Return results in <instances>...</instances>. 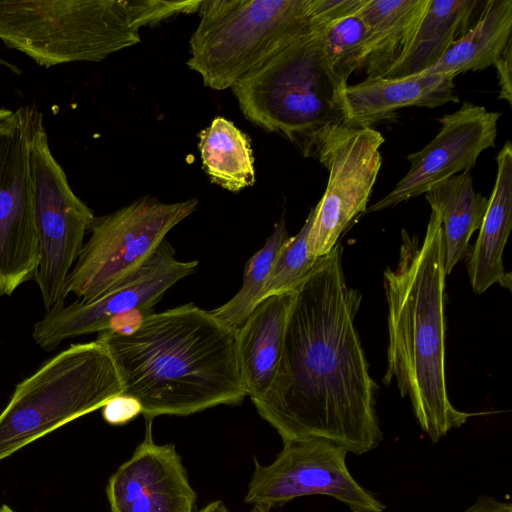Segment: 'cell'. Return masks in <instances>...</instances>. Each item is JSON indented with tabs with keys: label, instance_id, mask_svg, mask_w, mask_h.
<instances>
[{
	"label": "cell",
	"instance_id": "d4e9b609",
	"mask_svg": "<svg viewBox=\"0 0 512 512\" xmlns=\"http://www.w3.org/2000/svg\"><path fill=\"white\" fill-rule=\"evenodd\" d=\"M358 11L328 24L320 34L324 57L344 84L363 68L370 52L368 29Z\"/></svg>",
	"mask_w": 512,
	"mask_h": 512
},
{
	"label": "cell",
	"instance_id": "83f0119b",
	"mask_svg": "<svg viewBox=\"0 0 512 512\" xmlns=\"http://www.w3.org/2000/svg\"><path fill=\"white\" fill-rule=\"evenodd\" d=\"M142 414L139 401L131 396L119 394L102 407V416L110 425H123Z\"/></svg>",
	"mask_w": 512,
	"mask_h": 512
},
{
	"label": "cell",
	"instance_id": "44dd1931",
	"mask_svg": "<svg viewBox=\"0 0 512 512\" xmlns=\"http://www.w3.org/2000/svg\"><path fill=\"white\" fill-rule=\"evenodd\" d=\"M425 198L441 220L447 276L467 253L471 236L481 226L488 198L474 189L470 170L436 184Z\"/></svg>",
	"mask_w": 512,
	"mask_h": 512
},
{
	"label": "cell",
	"instance_id": "ac0fdd59",
	"mask_svg": "<svg viewBox=\"0 0 512 512\" xmlns=\"http://www.w3.org/2000/svg\"><path fill=\"white\" fill-rule=\"evenodd\" d=\"M497 174L478 238L467 258L472 290L484 293L494 284L511 290L512 274L504 269L503 252L512 228V144L496 156Z\"/></svg>",
	"mask_w": 512,
	"mask_h": 512
},
{
	"label": "cell",
	"instance_id": "2e32d148",
	"mask_svg": "<svg viewBox=\"0 0 512 512\" xmlns=\"http://www.w3.org/2000/svg\"><path fill=\"white\" fill-rule=\"evenodd\" d=\"M454 76L419 74L401 78H366L344 91V125L372 127L404 107L434 108L458 103Z\"/></svg>",
	"mask_w": 512,
	"mask_h": 512
},
{
	"label": "cell",
	"instance_id": "cb8c5ba5",
	"mask_svg": "<svg viewBox=\"0 0 512 512\" xmlns=\"http://www.w3.org/2000/svg\"><path fill=\"white\" fill-rule=\"evenodd\" d=\"M289 238L285 217L275 224L273 232L246 263L239 291L226 303L211 312L234 329H238L260 302L261 293L281 247Z\"/></svg>",
	"mask_w": 512,
	"mask_h": 512
},
{
	"label": "cell",
	"instance_id": "7a4b0ae2",
	"mask_svg": "<svg viewBox=\"0 0 512 512\" xmlns=\"http://www.w3.org/2000/svg\"><path fill=\"white\" fill-rule=\"evenodd\" d=\"M97 339L111 352L122 394L139 401L145 419L237 405L247 396L236 329L193 303L151 313L129 332L106 329Z\"/></svg>",
	"mask_w": 512,
	"mask_h": 512
},
{
	"label": "cell",
	"instance_id": "484cf974",
	"mask_svg": "<svg viewBox=\"0 0 512 512\" xmlns=\"http://www.w3.org/2000/svg\"><path fill=\"white\" fill-rule=\"evenodd\" d=\"M315 215L311 209L297 235L281 247L261 293L260 301L271 295L294 293L313 269L318 258L309 255L307 238Z\"/></svg>",
	"mask_w": 512,
	"mask_h": 512
},
{
	"label": "cell",
	"instance_id": "836d02e7",
	"mask_svg": "<svg viewBox=\"0 0 512 512\" xmlns=\"http://www.w3.org/2000/svg\"><path fill=\"white\" fill-rule=\"evenodd\" d=\"M0 64L1 65H4L6 67H8L9 69H11L13 72H16V73H19V69L9 63H7L5 60H3L2 58H0Z\"/></svg>",
	"mask_w": 512,
	"mask_h": 512
},
{
	"label": "cell",
	"instance_id": "e0dca14e",
	"mask_svg": "<svg viewBox=\"0 0 512 512\" xmlns=\"http://www.w3.org/2000/svg\"><path fill=\"white\" fill-rule=\"evenodd\" d=\"M294 293L264 298L236 330L240 376L251 400L262 397L276 375Z\"/></svg>",
	"mask_w": 512,
	"mask_h": 512
},
{
	"label": "cell",
	"instance_id": "277c9868",
	"mask_svg": "<svg viewBox=\"0 0 512 512\" xmlns=\"http://www.w3.org/2000/svg\"><path fill=\"white\" fill-rule=\"evenodd\" d=\"M316 27L298 37L231 89L243 115L315 157L323 135L344 125V84L329 67Z\"/></svg>",
	"mask_w": 512,
	"mask_h": 512
},
{
	"label": "cell",
	"instance_id": "7c38bea8",
	"mask_svg": "<svg viewBox=\"0 0 512 512\" xmlns=\"http://www.w3.org/2000/svg\"><path fill=\"white\" fill-rule=\"evenodd\" d=\"M347 453L343 446L321 438L284 441L271 464L260 465L254 458L245 502L273 508L298 497L324 495L352 512H383L385 505L348 470Z\"/></svg>",
	"mask_w": 512,
	"mask_h": 512
},
{
	"label": "cell",
	"instance_id": "3957f363",
	"mask_svg": "<svg viewBox=\"0 0 512 512\" xmlns=\"http://www.w3.org/2000/svg\"><path fill=\"white\" fill-rule=\"evenodd\" d=\"M399 261L384 271L388 303L387 371L401 397L409 396L421 429L437 442L473 415L456 409L445 370L444 242L439 215L431 209L422 243L401 232Z\"/></svg>",
	"mask_w": 512,
	"mask_h": 512
},
{
	"label": "cell",
	"instance_id": "9c48e42d",
	"mask_svg": "<svg viewBox=\"0 0 512 512\" xmlns=\"http://www.w3.org/2000/svg\"><path fill=\"white\" fill-rule=\"evenodd\" d=\"M39 258L34 280L47 310L64 303L65 284L95 216L73 192L53 156L38 112L30 141Z\"/></svg>",
	"mask_w": 512,
	"mask_h": 512
},
{
	"label": "cell",
	"instance_id": "603a6c76",
	"mask_svg": "<svg viewBox=\"0 0 512 512\" xmlns=\"http://www.w3.org/2000/svg\"><path fill=\"white\" fill-rule=\"evenodd\" d=\"M203 168L215 184L238 192L255 182L248 136L224 117L214 118L199 134Z\"/></svg>",
	"mask_w": 512,
	"mask_h": 512
},
{
	"label": "cell",
	"instance_id": "ba28073f",
	"mask_svg": "<svg viewBox=\"0 0 512 512\" xmlns=\"http://www.w3.org/2000/svg\"><path fill=\"white\" fill-rule=\"evenodd\" d=\"M197 205L194 198L164 203L147 195L95 217L88 230L90 238L68 275L65 296L73 293L79 300L89 302L127 280Z\"/></svg>",
	"mask_w": 512,
	"mask_h": 512
},
{
	"label": "cell",
	"instance_id": "7402d4cb",
	"mask_svg": "<svg viewBox=\"0 0 512 512\" xmlns=\"http://www.w3.org/2000/svg\"><path fill=\"white\" fill-rule=\"evenodd\" d=\"M512 1L488 0L475 24L421 74H449L494 66L511 38Z\"/></svg>",
	"mask_w": 512,
	"mask_h": 512
},
{
	"label": "cell",
	"instance_id": "4dcf8cb0",
	"mask_svg": "<svg viewBox=\"0 0 512 512\" xmlns=\"http://www.w3.org/2000/svg\"><path fill=\"white\" fill-rule=\"evenodd\" d=\"M198 512H229V510L221 500H216L209 503Z\"/></svg>",
	"mask_w": 512,
	"mask_h": 512
},
{
	"label": "cell",
	"instance_id": "4316f807",
	"mask_svg": "<svg viewBox=\"0 0 512 512\" xmlns=\"http://www.w3.org/2000/svg\"><path fill=\"white\" fill-rule=\"evenodd\" d=\"M202 1L125 0L132 25L140 28L157 24L177 14L199 10Z\"/></svg>",
	"mask_w": 512,
	"mask_h": 512
},
{
	"label": "cell",
	"instance_id": "8fae6325",
	"mask_svg": "<svg viewBox=\"0 0 512 512\" xmlns=\"http://www.w3.org/2000/svg\"><path fill=\"white\" fill-rule=\"evenodd\" d=\"M38 112L21 106L0 122V296L32 279L38 264L30 161Z\"/></svg>",
	"mask_w": 512,
	"mask_h": 512
},
{
	"label": "cell",
	"instance_id": "d6986e66",
	"mask_svg": "<svg viewBox=\"0 0 512 512\" xmlns=\"http://www.w3.org/2000/svg\"><path fill=\"white\" fill-rule=\"evenodd\" d=\"M429 0H366L358 14L365 23L370 52L363 65L368 78H383L410 49Z\"/></svg>",
	"mask_w": 512,
	"mask_h": 512
},
{
	"label": "cell",
	"instance_id": "5bb4252c",
	"mask_svg": "<svg viewBox=\"0 0 512 512\" xmlns=\"http://www.w3.org/2000/svg\"><path fill=\"white\" fill-rule=\"evenodd\" d=\"M500 116V112L464 101L459 109L441 117V128L432 141L407 156L410 169L406 175L365 213L396 206L459 172L471 171L480 154L495 146Z\"/></svg>",
	"mask_w": 512,
	"mask_h": 512
},
{
	"label": "cell",
	"instance_id": "9a60e30c",
	"mask_svg": "<svg viewBox=\"0 0 512 512\" xmlns=\"http://www.w3.org/2000/svg\"><path fill=\"white\" fill-rule=\"evenodd\" d=\"M143 441L110 477L111 512H194L197 498L174 444L158 445L145 419Z\"/></svg>",
	"mask_w": 512,
	"mask_h": 512
},
{
	"label": "cell",
	"instance_id": "30bf717a",
	"mask_svg": "<svg viewBox=\"0 0 512 512\" xmlns=\"http://www.w3.org/2000/svg\"><path fill=\"white\" fill-rule=\"evenodd\" d=\"M382 134L372 127L337 125L322 137L315 157L328 171L307 245L312 258L327 255L352 220L365 213L382 165Z\"/></svg>",
	"mask_w": 512,
	"mask_h": 512
},
{
	"label": "cell",
	"instance_id": "f1b7e54d",
	"mask_svg": "<svg viewBox=\"0 0 512 512\" xmlns=\"http://www.w3.org/2000/svg\"><path fill=\"white\" fill-rule=\"evenodd\" d=\"M494 66L497 70L499 84V99L505 100L512 105V40L508 42L499 59Z\"/></svg>",
	"mask_w": 512,
	"mask_h": 512
},
{
	"label": "cell",
	"instance_id": "f546056e",
	"mask_svg": "<svg viewBox=\"0 0 512 512\" xmlns=\"http://www.w3.org/2000/svg\"><path fill=\"white\" fill-rule=\"evenodd\" d=\"M464 512H512V505L491 496H479Z\"/></svg>",
	"mask_w": 512,
	"mask_h": 512
},
{
	"label": "cell",
	"instance_id": "8992f818",
	"mask_svg": "<svg viewBox=\"0 0 512 512\" xmlns=\"http://www.w3.org/2000/svg\"><path fill=\"white\" fill-rule=\"evenodd\" d=\"M188 67L213 90L231 88L277 52L319 27L311 0H206Z\"/></svg>",
	"mask_w": 512,
	"mask_h": 512
},
{
	"label": "cell",
	"instance_id": "4fadbf2b",
	"mask_svg": "<svg viewBox=\"0 0 512 512\" xmlns=\"http://www.w3.org/2000/svg\"><path fill=\"white\" fill-rule=\"evenodd\" d=\"M197 266L198 260L176 259L165 239L135 274L102 296L47 310L35 323L32 337L43 350L52 351L64 340L109 329L116 319L128 314L147 316L166 291L194 273Z\"/></svg>",
	"mask_w": 512,
	"mask_h": 512
},
{
	"label": "cell",
	"instance_id": "ffe728a7",
	"mask_svg": "<svg viewBox=\"0 0 512 512\" xmlns=\"http://www.w3.org/2000/svg\"><path fill=\"white\" fill-rule=\"evenodd\" d=\"M487 1L429 0L404 59L383 78L419 75L436 64L477 21Z\"/></svg>",
	"mask_w": 512,
	"mask_h": 512
},
{
	"label": "cell",
	"instance_id": "1f68e13d",
	"mask_svg": "<svg viewBox=\"0 0 512 512\" xmlns=\"http://www.w3.org/2000/svg\"><path fill=\"white\" fill-rule=\"evenodd\" d=\"M271 508L267 505L258 504L253 505L252 512H270Z\"/></svg>",
	"mask_w": 512,
	"mask_h": 512
},
{
	"label": "cell",
	"instance_id": "e575fe53",
	"mask_svg": "<svg viewBox=\"0 0 512 512\" xmlns=\"http://www.w3.org/2000/svg\"><path fill=\"white\" fill-rule=\"evenodd\" d=\"M0 512H16V511L13 510L10 506L3 504L2 506H0Z\"/></svg>",
	"mask_w": 512,
	"mask_h": 512
},
{
	"label": "cell",
	"instance_id": "5b68a950",
	"mask_svg": "<svg viewBox=\"0 0 512 512\" xmlns=\"http://www.w3.org/2000/svg\"><path fill=\"white\" fill-rule=\"evenodd\" d=\"M122 393L103 341L69 345L16 385L0 413V461Z\"/></svg>",
	"mask_w": 512,
	"mask_h": 512
},
{
	"label": "cell",
	"instance_id": "d6a6232c",
	"mask_svg": "<svg viewBox=\"0 0 512 512\" xmlns=\"http://www.w3.org/2000/svg\"><path fill=\"white\" fill-rule=\"evenodd\" d=\"M12 110L0 108V122L8 118L12 114Z\"/></svg>",
	"mask_w": 512,
	"mask_h": 512
},
{
	"label": "cell",
	"instance_id": "6da1fadb",
	"mask_svg": "<svg viewBox=\"0 0 512 512\" xmlns=\"http://www.w3.org/2000/svg\"><path fill=\"white\" fill-rule=\"evenodd\" d=\"M337 243L294 293L276 375L251 400L283 442L321 438L362 455L383 439L355 318L361 293L347 284Z\"/></svg>",
	"mask_w": 512,
	"mask_h": 512
},
{
	"label": "cell",
	"instance_id": "52a82bcc",
	"mask_svg": "<svg viewBox=\"0 0 512 512\" xmlns=\"http://www.w3.org/2000/svg\"><path fill=\"white\" fill-rule=\"evenodd\" d=\"M0 40L43 67L100 62L141 41L125 0L0 1Z\"/></svg>",
	"mask_w": 512,
	"mask_h": 512
}]
</instances>
